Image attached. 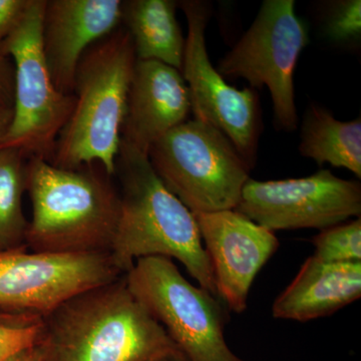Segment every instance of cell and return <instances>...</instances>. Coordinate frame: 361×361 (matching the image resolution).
<instances>
[{"label":"cell","mask_w":361,"mask_h":361,"mask_svg":"<svg viewBox=\"0 0 361 361\" xmlns=\"http://www.w3.org/2000/svg\"><path fill=\"white\" fill-rule=\"evenodd\" d=\"M44 361H187L125 275L44 317Z\"/></svg>","instance_id":"1"},{"label":"cell","mask_w":361,"mask_h":361,"mask_svg":"<svg viewBox=\"0 0 361 361\" xmlns=\"http://www.w3.org/2000/svg\"><path fill=\"white\" fill-rule=\"evenodd\" d=\"M116 174L121 211L110 253L123 274L137 259H176L199 286L217 297L210 259L194 214L164 185L147 156L120 148Z\"/></svg>","instance_id":"2"},{"label":"cell","mask_w":361,"mask_h":361,"mask_svg":"<svg viewBox=\"0 0 361 361\" xmlns=\"http://www.w3.org/2000/svg\"><path fill=\"white\" fill-rule=\"evenodd\" d=\"M110 176L87 167L63 169L30 158L26 190L32 200L25 245L33 252H109L120 218V192Z\"/></svg>","instance_id":"3"},{"label":"cell","mask_w":361,"mask_h":361,"mask_svg":"<svg viewBox=\"0 0 361 361\" xmlns=\"http://www.w3.org/2000/svg\"><path fill=\"white\" fill-rule=\"evenodd\" d=\"M135 61L127 30H115L87 49L75 73V108L52 165L75 170L99 164L106 175H116Z\"/></svg>","instance_id":"4"},{"label":"cell","mask_w":361,"mask_h":361,"mask_svg":"<svg viewBox=\"0 0 361 361\" xmlns=\"http://www.w3.org/2000/svg\"><path fill=\"white\" fill-rule=\"evenodd\" d=\"M149 163L194 215L235 210L251 167L221 130L186 121L152 146Z\"/></svg>","instance_id":"5"},{"label":"cell","mask_w":361,"mask_h":361,"mask_svg":"<svg viewBox=\"0 0 361 361\" xmlns=\"http://www.w3.org/2000/svg\"><path fill=\"white\" fill-rule=\"evenodd\" d=\"M45 0H30L0 54L14 61L13 116L0 149L20 151L49 161L75 108V94L59 92L52 82L42 45Z\"/></svg>","instance_id":"6"},{"label":"cell","mask_w":361,"mask_h":361,"mask_svg":"<svg viewBox=\"0 0 361 361\" xmlns=\"http://www.w3.org/2000/svg\"><path fill=\"white\" fill-rule=\"evenodd\" d=\"M125 279L187 361H244L225 341V311L217 297L190 283L172 259H137Z\"/></svg>","instance_id":"7"},{"label":"cell","mask_w":361,"mask_h":361,"mask_svg":"<svg viewBox=\"0 0 361 361\" xmlns=\"http://www.w3.org/2000/svg\"><path fill=\"white\" fill-rule=\"evenodd\" d=\"M308 33L293 0H265L243 37L218 63L224 78H243L251 89L267 87L278 129L296 130L294 71Z\"/></svg>","instance_id":"8"},{"label":"cell","mask_w":361,"mask_h":361,"mask_svg":"<svg viewBox=\"0 0 361 361\" xmlns=\"http://www.w3.org/2000/svg\"><path fill=\"white\" fill-rule=\"evenodd\" d=\"M109 252H0V311L45 317L66 301L123 276Z\"/></svg>","instance_id":"9"},{"label":"cell","mask_w":361,"mask_h":361,"mask_svg":"<svg viewBox=\"0 0 361 361\" xmlns=\"http://www.w3.org/2000/svg\"><path fill=\"white\" fill-rule=\"evenodd\" d=\"M179 4L189 28L182 75L189 90L194 120L221 130L253 168L262 126L257 92L251 87H231L211 63L205 37L210 4L199 0Z\"/></svg>","instance_id":"10"},{"label":"cell","mask_w":361,"mask_h":361,"mask_svg":"<svg viewBox=\"0 0 361 361\" xmlns=\"http://www.w3.org/2000/svg\"><path fill=\"white\" fill-rule=\"evenodd\" d=\"M235 210L273 232L326 229L360 218L361 185L325 169L298 179H249Z\"/></svg>","instance_id":"11"},{"label":"cell","mask_w":361,"mask_h":361,"mask_svg":"<svg viewBox=\"0 0 361 361\" xmlns=\"http://www.w3.org/2000/svg\"><path fill=\"white\" fill-rule=\"evenodd\" d=\"M194 216L218 297L230 310L243 312L254 279L279 247L276 235L236 210Z\"/></svg>","instance_id":"12"},{"label":"cell","mask_w":361,"mask_h":361,"mask_svg":"<svg viewBox=\"0 0 361 361\" xmlns=\"http://www.w3.org/2000/svg\"><path fill=\"white\" fill-rule=\"evenodd\" d=\"M121 0H45L42 45L52 82L73 94L80 59L115 32L123 18Z\"/></svg>","instance_id":"13"},{"label":"cell","mask_w":361,"mask_h":361,"mask_svg":"<svg viewBox=\"0 0 361 361\" xmlns=\"http://www.w3.org/2000/svg\"><path fill=\"white\" fill-rule=\"evenodd\" d=\"M190 111L189 90L179 71L160 61L137 59L120 148L148 157L152 146L186 122Z\"/></svg>","instance_id":"14"},{"label":"cell","mask_w":361,"mask_h":361,"mask_svg":"<svg viewBox=\"0 0 361 361\" xmlns=\"http://www.w3.org/2000/svg\"><path fill=\"white\" fill-rule=\"evenodd\" d=\"M361 296V262L325 263L311 256L272 306L278 319L306 322L334 314Z\"/></svg>","instance_id":"15"},{"label":"cell","mask_w":361,"mask_h":361,"mask_svg":"<svg viewBox=\"0 0 361 361\" xmlns=\"http://www.w3.org/2000/svg\"><path fill=\"white\" fill-rule=\"evenodd\" d=\"M173 0L123 1L122 21L134 44L137 61H156L182 73L186 39L183 37Z\"/></svg>","instance_id":"16"},{"label":"cell","mask_w":361,"mask_h":361,"mask_svg":"<svg viewBox=\"0 0 361 361\" xmlns=\"http://www.w3.org/2000/svg\"><path fill=\"white\" fill-rule=\"evenodd\" d=\"M299 153L319 167L329 164L361 178V118L342 122L327 109L310 104L304 115Z\"/></svg>","instance_id":"17"},{"label":"cell","mask_w":361,"mask_h":361,"mask_svg":"<svg viewBox=\"0 0 361 361\" xmlns=\"http://www.w3.org/2000/svg\"><path fill=\"white\" fill-rule=\"evenodd\" d=\"M25 155L16 149H0V252L25 245L28 222L23 211L26 191Z\"/></svg>","instance_id":"18"},{"label":"cell","mask_w":361,"mask_h":361,"mask_svg":"<svg viewBox=\"0 0 361 361\" xmlns=\"http://www.w3.org/2000/svg\"><path fill=\"white\" fill-rule=\"evenodd\" d=\"M313 257L325 263L361 262L360 218L331 226L312 240Z\"/></svg>","instance_id":"19"},{"label":"cell","mask_w":361,"mask_h":361,"mask_svg":"<svg viewBox=\"0 0 361 361\" xmlns=\"http://www.w3.org/2000/svg\"><path fill=\"white\" fill-rule=\"evenodd\" d=\"M44 327L40 316L0 311V361L39 343Z\"/></svg>","instance_id":"20"},{"label":"cell","mask_w":361,"mask_h":361,"mask_svg":"<svg viewBox=\"0 0 361 361\" xmlns=\"http://www.w3.org/2000/svg\"><path fill=\"white\" fill-rule=\"evenodd\" d=\"M323 13L322 32L336 44H350L361 35L360 0L329 2Z\"/></svg>","instance_id":"21"},{"label":"cell","mask_w":361,"mask_h":361,"mask_svg":"<svg viewBox=\"0 0 361 361\" xmlns=\"http://www.w3.org/2000/svg\"><path fill=\"white\" fill-rule=\"evenodd\" d=\"M30 2V0H0V49L7 35L18 25Z\"/></svg>","instance_id":"22"},{"label":"cell","mask_w":361,"mask_h":361,"mask_svg":"<svg viewBox=\"0 0 361 361\" xmlns=\"http://www.w3.org/2000/svg\"><path fill=\"white\" fill-rule=\"evenodd\" d=\"M14 87V73L4 56H0V104L11 106Z\"/></svg>","instance_id":"23"},{"label":"cell","mask_w":361,"mask_h":361,"mask_svg":"<svg viewBox=\"0 0 361 361\" xmlns=\"http://www.w3.org/2000/svg\"><path fill=\"white\" fill-rule=\"evenodd\" d=\"M4 361H44V346L39 342L30 348L21 349Z\"/></svg>","instance_id":"24"},{"label":"cell","mask_w":361,"mask_h":361,"mask_svg":"<svg viewBox=\"0 0 361 361\" xmlns=\"http://www.w3.org/2000/svg\"><path fill=\"white\" fill-rule=\"evenodd\" d=\"M13 106L0 104V146L6 137L7 130H8L11 120H13Z\"/></svg>","instance_id":"25"}]
</instances>
